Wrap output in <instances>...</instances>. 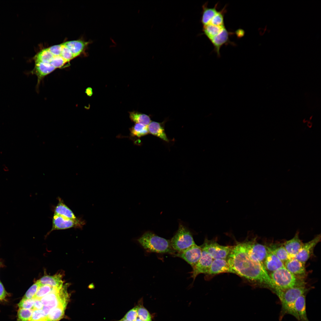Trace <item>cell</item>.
Segmentation results:
<instances>
[{
  "instance_id": "obj_36",
  "label": "cell",
  "mask_w": 321,
  "mask_h": 321,
  "mask_svg": "<svg viewBox=\"0 0 321 321\" xmlns=\"http://www.w3.org/2000/svg\"><path fill=\"white\" fill-rule=\"evenodd\" d=\"M34 302V299H26L23 298L18 304L19 309H32Z\"/></svg>"
},
{
  "instance_id": "obj_30",
  "label": "cell",
  "mask_w": 321,
  "mask_h": 321,
  "mask_svg": "<svg viewBox=\"0 0 321 321\" xmlns=\"http://www.w3.org/2000/svg\"><path fill=\"white\" fill-rule=\"evenodd\" d=\"M137 305L138 317L143 321H152L149 311L143 306L142 298L139 301Z\"/></svg>"
},
{
  "instance_id": "obj_42",
  "label": "cell",
  "mask_w": 321,
  "mask_h": 321,
  "mask_svg": "<svg viewBox=\"0 0 321 321\" xmlns=\"http://www.w3.org/2000/svg\"><path fill=\"white\" fill-rule=\"evenodd\" d=\"M7 294L3 285L0 281V302L4 300Z\"/></svg>"
},
{
  "instance_id": "obj_18",
  "label": "cell",
  "mask_w": 321,
  "mask_h": 321,
  "mask_svg": "<svg viewBox=\"0 0 321 321\" xmlns=\"http://www.w3.org/2000/svg\"><path fill=\"white\" fill-rule=\"evenodd\" d=\"M34 69L32 71V74H35L38 77L39 82L45 76L50 73L56 68L50 64L35 62Z\"/></svg>"
},
{
  "instance_id": "obj_2",
  "label": "cell",
  "mask_w": 321,
  "mask_h": 321,
  "mask_svg": "<svg viewBox=\"0 0 321 321\" xmlns=\"http://www.w3.org/2000/svg\"><path fill=\"white\" fill-rule=\"evenodd\" d=\"M309 290L305 286L293 287L285 290L276 289L272 291L279 299L281 305L279 319L281 321L287 314L291 315L299 321L295 309V303L300 295L306 294Z\"/></svg>"
},
{
  "instance_id": "obj_46",
  "label": "cell",
  "mask_w": 321,
  "mask_h": 321,
  "mask_svg": "<svg viewBox=\"0 0 321 321\" xmlns=\"http://www.w3.org/2000/svg\"><path fill=\"white\" fill-rule=\"evenodd\" d=\"M134 321H143L142 320H141L140 319L139 317H138V318L137 317V319Z\"/></svg>"
},
{
  "instance_id": "obj_16",
  "label": "cell",
  "mask_w": 321,
  "mask_h": 321,
  "mask_svg": "<svg viewBox=\"0 0 321 321\" xmlns=\"http://www.w3.org/2000/svg\"><path fill=\"white\" fill-rule=\"evenodd\" d=\"M267 255L264 262V266L268 272L271 273L284 266V263L268 247Z\"/></svg>"
},
{
  "instance_id": "obj_27",
  "label": "cell",
  "mask_w": 321,
  "mask_h": 321,
  "mask_svg": "<svg viewBox=\"0 0 321 321\" xmlns=\"http://www.w3.org/2000/svg\"><path fill=\"white\" fill-rule=\"evenodd\" d=\"M53 57L54 56L46 48L38 53L35 56L33 59L35 62L50 64Z\"/></svg>"
},
{
  "instance_id": "obj_6",
  "label": "cell",
  "mask_w": 321,
  "mask_h": 321,
  "mask_svg": "<svg viewBox=\"0 0 321 321\" xmlns=\"http://www.w3.org/2000/svg\"><path fill=\"white\" fill-rule=\"evenodd\" d=\"M200 246L210 254L213 259H226L233 247V246L221 245L216 241L207 238H205L204 243Z\"/></svg>"
},
{
  "instance_id": "obj_29",
  "label": "cell",
  "mask_w": 321,
  "mask_h": 321,
  "mask_svg": "<svg viewBox=\"0 0 321 321\" xmlns=\"http://www.w3.org/2000/svg\"><path fill=\"white\" fill-rule=\"evenodd\" d=\"M130 134L133 137H141L147 135L149 133L147 126L136 123L130 129Z\"/></svg>"
},
{
  "instance_id": "obj_45",
  "label": "cell",
  "mask_w": 321,
  "mask_h": 321,
  "mask_svg": "<svg viewBox=\"0 0 321 321\" xmlns=\"http://www.w3.org/2000/svg\"><path fill=\"white\" fill-rule=\"evenodd\" d=\"M117 321H129L127 320L126 319H125L124 317H123L121 319Z\"/></svg>"
},
{
  "instance_id": "obj_12",
  "label": "cell",
  "mask_w": 321,
  "mask_h": 321,
  "mask_svg": "<svg viewBox=\"0 0 321 321\" xmlns=\"http://www.w3.org/2000/svg\"><path fill=\"white\" fill-rule=\"evenodd\" d=\"M234 273L230 268L227 259H213L210 270L207 274L210 276L223 273Z\"/></svg>"
},
{
  "instance_id": "obj_44",
  "label": "cell",
  "mask_w": 321,
  "mask_h": 321,
  "mask_svg": "<svg viewBox=\"0 0 321 321\" xmlns=\"http://www.w3.org/2000/svg\"><path fill=\"white\" fill-rule=\"evenodd\" d=\"M86 93L89 96H90L92 95L93 94L92 89L90 87H89L87 88L86 90Z\"/></svg>"
},
{
  "instance_id": "obj_19",
  "label": "cell",
  "mask_w": 321,
  "mask_h": 321,
  "mask_svg": "<svg viewBox=\"0 0 321 321\" xmlns=\"http://www.w3.org/2000/svg\"><path fill=\"white\" fill-rule=\"evenodd\" d=\"M306 295L303 294L299 297L295 303V309L299 321H309L306 311Z\"/></svg>"
},
{
  "instance_id": "obj_35",
  "label": "cell",
  "mask_w": 321,
  "mask_h": 321,
  "mask_svg": "<svg viewBox=\"0 0 321 321\" xmlns=\"http://www.w3.org/2000/svg\"><path fill=\"white\" fill-rule=\"evenodd\" d=\"M29 321H47V316L42 309L33 310Z\"/></svg>"
},
{
  "instance_id": "obj_3",
  "label": "cell",
  "mask_w": 321,
  "mask_h": 321,
  "mask_svg": "<svg viewBox=\"0 0 321 321\" xmlns=\"http://www.w3.org/2000/svg\"><path fill=\"white\" fill-rule=\"evenodd\" d=\"M137 240L143 248L148 251L176 254V251L173 248L170 240L159 237L150 231L144 233Z\"/></svg>"
},
{
  "instance_id": "obj_28",
  "label": "cell",
  "mask_w": 321,
  "mask_h": 321,
  "mask_svg": "<svg viewBox=\"0 0 321 321\" xmlns=\"http://www.w3.org/2000/svg\"><path fill=\"white\" fill-rule=\"evenodd\" d=\"M269 248L284 264L291 258L283 245L279 246H273Z\"/></svg>"
},
{
  "instance_id": "obj_10",
  "label": "cell",
  "mask_w": 321,
  "mask_h": 321,
  "mask_svg": "<svg viewBox=\"0 0 321 321\" xmlns=\"http://www.w3.org/2000/svg\"><path fill=\"white\" fill-rule=\"evenodd\" d=\"M202 249V253L200 258L197 264L193 268L191 277L193 278V281L199 274L201 273L207 274V273L213 259L207 251Z\"/></svg>"
},
{
  "instance_id": "obj_15",
  "label": "cell",
  "mask_w": 321,
  "mask_h": 321,
  "mask_svg": "<svg viewBox=\"0 0 321 321\" xmlns=\"http://www.w3.org/2000/svg\"><path fill=\"white\" fill-rule=\"evenodd\" d=\"M91 41L82 40L68 41L62 44L67 47L71 51L74 58L84 53Z\"/></svg>"
},
{
  "instance_id": "obj_43",
  "label": "cell",
  "mask_w": 321,
  "mask_h": 321,
  "mask_svg": "<svg viewBox=\"0 0 321 321\" xmlns=\"http://www.w3.org/2000/svg\"><path fill=\"white\" fill-rule=\"evenodd\" d=\"M245 32L244 31L241 29H237L235 32L237 36L238 37H240L244 35Z\"/></svg>"
},
{
  "instance_id": "obj_34",
  "label": "cell",
  "mask_w": 321,
  "mask_h": 321,
  "mask_svg": "<svg viewBox=\"0 0 321 321\" xmlns=\"http://www.w3.org/2000/svg\"><path fill=\"white\" fill-rule=\"evenodd\" d=\"M41 285L39 280H37L28 289L23 298L26 299L33 298L39 287Z\"/></svg>"
},
{
  "instance_id": "obj_31",
  "label": "cell",
  "mask_w": 321,
  "mask_h": 321,
  "mask_svg": "<svg viewBox=\"0 0 321 321\" xmlns=\"http://www.w3.org/2000/svg\"><path fill=\"white\" fill-rule=\"evenodd\" d=\"M226 6H225L221 10L218 11L208 24L215 26L224 25V17L226 12Z\"/></svg>"
},
{
  "instance_id": "obj_7",
  "label": "cell",
  "mask_w": 321,
  "mask_h": 321,
  "mask_svg": "<svg viewBox=\"0 0 321 321\" xmlns=\"http://www.w3.org/2000/svg\"><path fill=\"white\" fill-rule=\"evenodd\" d=\"M84 221L81 219H71L54 214L52 218V227L50 232L56 230L72 228H81L85 224Z\"/></svg>"
},
{
  "instance_id": "obj_8",
  "label": "cell",
  "mask_w": 321,
  "mask_h": 321,
  "mask_svg": "<svg viewBox=\"0 0 321 321\" xmlns=\"http://www.w3.org/2000/svg\"><path fill=\"white\" fill-rule=\"evenodd\" d=\"M246 241L248 252L250 257L264 264L268 254V247L257 242L255 238Z\"/></svg>"
},
{
  "instance_id": "obj_21",
  "label": "cell",
  "mask_w": 321,
  "mask_h": 321,
  "mask_svg": "<svg viewBox=\"0 0 321 321\" xmlns=\"http://www.w3.org/2000/svg\"><path fill=\"white\" fill-rule=\"evenodd\" d=\"M39 281L42 285H48L59 289H61L63 286L62 276L60 274L44 276Z\"/></svg>"
},
{
  "instance_id": "obj_11",
  "label": "cell",
  "mask_w": 321,
  "mask_h": 321,
  "mask_svg": "<svg viewBox=\"0 0 321 321\" xmlns=\"http://www.w3.org/2000/svg\"><path fill=\"white\" fill-rule=\"evenodd\" d=\"M321 238L320 234H318L311 240L303 243L298 252L294 258L305 264L311 257L315 247L320 241Z\"/></svg>"
},
{
  "instance_id": "obj_17",
  "label": "cell",
  "mask_w": 321,
  "mask_h": 321,
  "mask_svg": "<svg viewBox=\"0 0 321 321\" xmlns=\"http://www.w3.org/2000/svg\"><path fill=\"white\" fill-rule=\"evenodd\" d=\"M233 33L229 32L224 27L217 36L210 40L214 47V51L219 56H220V50L224 44L230 43L229 37Z\"/></svg>"
},
{
  "instance_id": "obj_20",
  "label": "cell",
  "mask_w": 321,
  "mask_h": 321,
  "mask_svg": "<svg viewBox=\"0 0 321 321\" xmlns=\"http://www.w3.org/2000/svg\"><path fill=\"white\" fill-rule=\"evenodd\" d=\"M58 200L59 202L55 208L54 214L71 219L77 218L72 210L64 204L61 198L59 197Z\"/></svg>"
},
{
  "instance_id": "obj_4",
  "label": "cell",
  "mask_w": 321,
  "mask_h": 321,
  "mask_svg": "<svg viewBox=\"0 0 321 321\" xmlns=\"http://www.w3.org/2000/svg\"><path fill=\"white\" fill-rule=\"evenodd\" d=\"M275 286V289L285 290L295 287L305 286L303 279L300 278L289 272L285 267H282L270 274Z\"/></svg>"
},
{
  "instance_id": "obj_1",
  "label": "cell",
  "mask_w": 321,
  "mask_h": 321,
  "mask_svg": "<svg viewBox=\"0 0 321 321\" xmlns=\"http://www.w3.org/2000/svg\"><path fill=\"white\" fill-rule=\"evenodd\" d=\"M227 259L234 273L252 286L266 288L271 291L275 289L274 284L264 264L250 257L246 240L233 246Z\"/></svg>"
},
{
  "instance_id": "obj_38",
  "label": "cell",
  "mask_w": 321,
  "mask_h": 321,
  "mask_svg": "<svg viewBox=\"0 0 321 321\" xmlns=\"http://www.w3.org/2000/svg\"><path fill=\"white\" fill-rule=\"evenodd\" d=\"M67 62L61 56H54L50 64L56 68L61 67Z\"/></svg>"
},
{
  "instance_id": "obj_32",
  "label": "cell",
  "mask_w": 321,
  "mask_h": 321,
  "mask_svg": "<svg viewBox=\"0 0 321 321\" xmlns=\"http://www.w3.org/2000/svg\"><path fill=\"white\" fill-rule=\"evenodd\" d=\"M56 289H59L48 285H41L39 287L33 298L40 299Z\"/></svg>"
},
{
  "instance_id": "obj_9",
  "label": "cell",
  "mask_w": 321,
  "mask_h": 321,
  "mask_svg": "<svg viewBox=\"0 0 321 321\" xmlns=\"http://www.w3.org/2000/svg\"><path fill=\"white\" fill-rule=\"evenodd\" d=\"M202 249L196 244L181 252H177L175 256L183 259L193 268L198 263L201 256Z\"/></svg>"
},
{
  "instance_id": "obj_40",
  "label": "cell",
  "mask_w": 321,
  "mask_h": 321,
  "mask_svg": "<svg viewBox=\"0 0 321 321\" xmlns=\"http://www.w3.org/2000/svg\"><path fill=\"white\" fill-rule=\"evenodd\" d=\"M48 51L54 56H60L62 49V45H54L47 48Z\"/></svg>"
},
{
  "instance_id": "obj_22",
  "label": "cell",
  "mask_w": 321,
  "mask_h": 321,
  "mask_svg": "<svg viewBox=\"0 0 321 321\" xmlns=\"http://www.w3.org/2000/svg\"><path fill=\"white\" fill-rule=\"evenodd\" d=\"M218 3L216 4L213 8H208V2L205 3L202 6V14L201 22L203 26L208 24L210 21L217 13Z\"/></svg>"
},
{
  "instance_id": "obj_39",
  "label": "cell",
  "mask_w": 321,
  "mask_h": 321,
  "mask_svg": "<svg viewBox=\"0 0 321 321\" xmlns=\"http://www.w3.org/2000/svg\"><path fill=\"white\" fill-rule=\"evenodd\" d=\"M62 45V49L60 56L67 62L74 57L70 50L66 46Z\"/></svg>"
},
{
  "instance_id": "obj_13",
  "label": "cell",
  "mask_w": 321,
  "mask_h": 321,
  "mask_svg": "<svg viewBox=\"0 0 321 321\" xmlns=\"http://www.w3.org/2000/svg\"><path fill=\"white\" fill-rule=\"evenodd\" d=\"M305 264L294 258H291L284 264L285 267L296 277L303 279L306 274Z\"/></svg>"
},
{
  "instance_id": "obj_37",
  "label": "cell",
  "mask_w": 321,
  "mask_h": 321,
  "mask_svg": "<svg viewBox=\"0 0 321 321\" xmlns=\"http://www.w3.org/2000/svg\"><path fill=\"white\" fill-rule=\"evenodd\" d=\"M138 317V306L137 305L129 310L123 317L129 321H134Z\"/></svg>"
},
{
  "instance_id": "obj_41",
  "label": "cell",
  "mask_w": 321,
  "mask_h": 321,
  "mask_svg": "<svg viewBox=\"0 0 321 321\" xmlns=\"http://www.w3.org/2000/svg\"><path fill=\"white\" fill-rule=\"evenodd\" d=\"M34 299V302L33 306L32 308L33 310H40L42 309L43 305L39 299L37 298Z\"/></svg>"
},
{
  "instance_id": "obj_33",
  "label": "cell",
  "mask_w": 321,
  "mask_h": 321,
  "mask_svg": "<svg viewBox=\"0 0 321 321\" xmlns=\"http://www.w3.org/2000/svg\"><path fill=\"white\" fill-rule=\"evenodd\" d=\"M32 311V309H19L16 321H29Z\"/></svg>"
},
{
  "instance_id": "obj_23",
  "label": "cell",
  "mask_w": 321,
  "mask_h": 321,
  "mask_svg": "<svg viewBox=\"0 0 321 321\" xmlns=\"http://www.w3.org/2000/svg\"><path fill=\"white\" fill-rule=\"evenodd\" d=\"M147 128L150 133L166 141H169L164 129L160 123L154 121L151 122L147 126Z\"/></svg>"
},
{
  "instance_id": "obj_26",
  "label": "cell",
  "mask_w": 321,
  "mask_h": 321,
  "mask_svg": "<svg viewBox=\"0 0 321 321\" xmlns=\"http://www.w3.org/2000/svg\"><path fill=\"white\" fill-rule=\"evenodd\" d=\"M66 306L59 305L51 310L47 316V321H59L64 316Z\"/></svg>"
},
{
  "instance_id": "obj_5",
  "label": "cell",
  "mask_w": 321,
  "mask_h": 321,
  "mask_svg": "<svg viewBox=\"0 0 321 321\" xmlns=\"http://www.w3.org/2000/svg\"><path fill=\"white\" fill-rule=\"evenodd\" d=\"M170 241L173 248L178 252H182L196 244L190 230L181 223Z\"/></svg>"
},
{
  "instance_id": "obj_24",
  "label": "cell",
  "mask_w": 321,
  "mask_h": 321,
  "mask_svg": "<svg viewBox=\"0 0 321 321\" xmlns=\"http://www.w3.org/2000/svg\"><path fill=\"white\" fill-rule=\"evenodd\" d=\"M202 31L203 34L210 40L214 37L218 35L225 27L224 25L215 26L208 24L203 26Z\"/></svg>"
},
{
  "instance_id": "obj_14",
  "label": "cell",
  "mask_w": 321,
  "mask_h": 321,
  "mask_svg": "<svg viewBox=\"0 0 321 321\" xmlns=\"http://www.w3.org/2000/svg\"><path fill=\"white\" fill-rule=\"evenodd\" d=\"M303 243L300 238L299 232L297 231L294 237L283 244L285 249L291 258H294L298 254Z\"/></svg>"
},
{
  "instance_id": "obj_25",
  "label": "cell",
  "mask_w": 321,
  "mask_h": 321,
  "mask_svg": "<svg viewBox=\"0 0 321 321\" xmlns=\"http://www.w3.org/2000/svg\"><path fill=\"white\" fill-rule=\"evenodd\" d=\"M131 120L136 123L141 124L147 126L151 122L150 117L147 115L136 111L129 113Z\"/></svg>"
}]
</instances>
